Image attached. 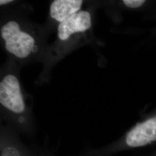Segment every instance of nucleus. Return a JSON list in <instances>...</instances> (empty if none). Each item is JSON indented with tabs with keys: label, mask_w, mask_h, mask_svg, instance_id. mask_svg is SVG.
Wrapping results in <instances>:
<instances>
[{
	"label": "nucleus",
	"mask_w": 156,
	"mask_h": 156,
	"mask_svg": "<svg viewBox=\"0 0 156 156\" xmlns=\"http://www.w3.org/2000/svg\"><path fill=\"white\" fill-rule=\"evenodd\" d=\"M1 34L8 51L19 58H26L30 55L35 40L31 35L22 31L17 23H7L1 28Z\"/></svg>",
	"instance_id": "obj_1"
},
{
	"label": "nucleus",
	"mask_w": 156,
	"mask_h": 156,
	"mask_svg": "<svg viewBox=\"0 0 156 156\" xmlns=\"http://www.w3.org/2000/svg\"><path fill=\"white\" fill-rule=\"evenodd\" d=\"M124 142L130 148L142 147L156 142V108L128 131Z\"/></svg>",
	"instance_id": "obj_2"
},
{
	"label": "nucleus",
	"mask_w": 156,
	"mask_h": 156,
	"mask_svg": "<svg viewBox=\"0 0 156 156\" xmlns=\"http://www.w3.org/2000/svg\"><path fill=\"white\" fill-rule=\"evenodd\" d=\"M0 102L2 106L16 113L25 109L20 84L16 77L7 75L0 82Z\"/></svg>",
	"instance_id": "obj_3"
},
{
	"label": "nucleus",
	"mask_w": 156,
	"mask_h": 156,
	"mask_svg": "<svg viewBox=\"0 0 156 156\" xmlns=\"http://www.w3.org/2000/svg\"><path fill=\"white\" fill-rule=\"evenodd\" d=\"M91 26L89 12L81 11L67 18L58 26V37L62 41L67 40L73 34L83 33Z\"/></svg>",
	"instance_id": "obj_4"
},
{
	"label": "nucleus",
	"mask_w": 156,
	"mask_h": 156,
	"mask_svg": "<svg viewBox=\"0 0 156 156\" xmlns=\"http://www.w3.org/2000/svg\"><path fill=\"white\" fill-rule=\"evenodd\" d=\"M82 4L81 0L54 1L50 5V16L60 23L79 12Z\"/></svg>",
	"instance_id": "obj_5"
},
{
	"label": "nucleus",
	"mask_w": 156,
	"mask_h": 156,
	"mask_svg": "<svg viewBox=\"0 0 156 156\" xmlns=\"http://www.w3.org/2000/svg\"><path fill=\"white\" fill-rule=\"evenodd\" d=\"M147 1L145 0H123V3L126 7L130 9H140L145 7L148 4Z\"/></svg>",
	"instance_id": "obj_6"
},
{
	"label": "nucleus",
	"mask_w": 156,
	"mask_h": 156,
	"mask_svg": "<svg viewBox=\"0 0 156 156\" xmlns=\"http://www.w3.org/2000/svg\"><path fill=\"white\" fill-rule=\"evenodd\" d=\"M12 2H13L12 0H1L0 1V4L2 5H5V4L11 3Z\"/></svg>",
	"instance_id": "obj_7"
},
{
	"label": "nucleus",
	"mask_w": 156,
	"mask_h": 156,
	"mask_svg": "<svg viewBox=\"0 0 156 156\" xmlns=\"http://www.w3.org/2000/svg\"><path fill=\"white\" fill-rule=\"evenodd\" d=\"M147 156H156V149L154 151H153L151 154H149Z\"/></svg>",
	"instance_id": "obj_8"
},
{
	"label": "nucleus",
	"mask_w": 156,
	"mask_h": 156,
	"mask_svg": "<svg viewBox=\"0 0 156 156\" xmlns=\"http://www.w3.org/2000/svg\"><path fill=\"white\" fill-rule=\"evenodd\" d=\"M153 33L156 35V28L153 30Z\"/></svg>",
	"instance_id": "obj_9"
}]
</instances>
